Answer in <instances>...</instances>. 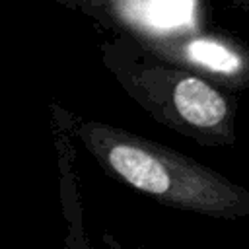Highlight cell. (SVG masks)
Listing matches in <instances>:
<instances>
[{"label": "cell", "mask_w": 249, "mask_h": 249, "mask_svg": "<svg viewBox=\"0 0 249 249\" xmlns=\"http://www.w3.org/2000/svg\"><path fill=\"white\" fill-rule=\"evenodd\" d=\"M88 136L95 138L91 146L123 181L169 206L222 220L249 216L245 187L183 154L97 126Z\"/></svg>", "instance_id": "obj_1"}, {"label": "cell", "mask_w": 249, "mask_h": 249, "mask_svg": "<svg viewBox=\"0 0 249 249\" xmlns=\"http://www.w3.org/2000/svg\"><path fill=\"white\" fill-rule=\"evenodd\" d=\"M185 64L222 89L249 88V45L226 35H191L169 45Z\"/></svg>", "instance_id": "obj_2"}, {"label": "cell", "mask_w": 249, "mask_h": 249, "mask_svg": "<svg viewBox=\"0 0 249 249\" xmlns=\"http://www.w3.org/2000/svg\"><path fill=\"white\" fill-rule=\"evenodd\" d=\"M185 4H189V0H150L146 2L144 16L148 21H152V25L160 29H169L179 25V21L185 18L181 10Z\"/></svg>", "instance_id": "obj_3"}, {"label": "cell", "mask_w": 249, "mask_h": 249, "mask_svg": "<svg viewBox=\"0 0 249 249\" xmlns=\"http://www.w3.org/2000/svg\"><path fill=\"white\" fill-rule=\"evenodd\" d=\"M235 2H243V4H249V0H235Z\"/></svg>", "instance_id": "obj_4"}]
</instances>
